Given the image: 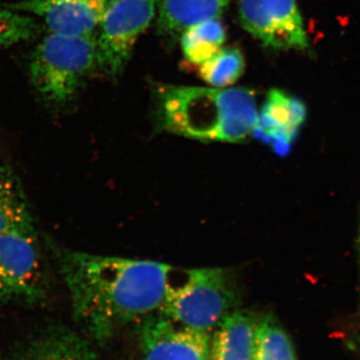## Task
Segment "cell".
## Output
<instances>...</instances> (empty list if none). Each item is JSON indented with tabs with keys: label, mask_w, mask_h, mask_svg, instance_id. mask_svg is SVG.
<instances>
[{
	"label": "cell",
	"mask_w": 360,
	"mask_h": 360,
	"mask_svg": "<svg viewBox=\"0 0 360 360\" xmlns=\"http://www.w3.org/2000/svg\"><path fill=\"white\" fill-rule=\"evenodd\" d=\"M307 110L304 104L279 89L267 94L252 137L269 146L277 155L290 151L298 130L304 123Z\"/></svg>",
	"instance_id": "10"
},
{
	"label": "cell",
	"mask_w": 360,
	"mask_h": 360,
	"mask_svg": "<svg viewBox=\"0 0 360 360\" xmlns=\"http://www.w3.org/2000/svg\"><path fill=\"white\" fill-rule=\"evenodd\" d=\"M96 65L94 35L68 37L51 33L32 52L30 79L45 103L63 108L75 98L84 78Z\"/></svg>",
	"instance_id": "4"
},
{
	"label": "cell",
	"mask_w": 360,
	"mask_h": 360,
	"mask_svg": "<svg viewBox=\"0 0 360 360\" xmlns=\"http://www.w3.org/2000/svg\"><path fill=\"white\" fill-rule=\"evenodd\" d=\"M39 32L32 18L8 7H0V46H11L27 41Z\"/></svg>",
	"instance_id": "18"
},
{
	"label": "cell",
	"mask_w": 360,
	"mask_h": 360,
	"mask_svg": "<svg viewBox=\"0 0 360 360\" xmlns=\"http://www.w3.org/2000/svg\"><path fill=\"white\" fill-rule=\"evenodd\" d=\"M240 288L231 270L174 269L158 311L175 323L212 333L238 309Z\"/></svg>",
	"instance_id": "3"
},
{
	"label": "cell",
	"mask_w": 360,
	"mask_h": 360,
	"mask_svg": "<svg viewBox=\"0 0 360 360\" xmlns=\"http://www.w3.org/2000/svg\"><path fill=\"white\" fill-rule=\"evenodd\" d=\"M231 0H156V32L168 42L196 23L219 20Z\"/></svg>",
	"instance_id": "11"
},
{
	"label": "cell",
	"mask_w": 360,
	"mask_h": 360,
	"mask_svg": "<svg viewBox=\"0 0 360 360\" xmlns=\"http://www.w3.org/2000/svg\"><path fill=\"white\" fill-rule=\"evenodd\" d=\"M118 0H23L6 7L39 16L51 33L84 37L94 33Z\"/></svg>",
	"instance_id": "9"
},
{
	"label": "cell",
	"mask_w": 360,
	"mask_h": 360,
	"mask_svg": "<svg viewBox=\"0 0 360 360\" xmlns=\"http://www.w3.org/2000/svg\"><path fill=\"white\" fill-rule=\"evenodd\" d=\"M136 336L143 360H208L210 333L175 323L160 311L136 322Z\"/></svg>",
	"instance_id": "8"
},
{
	"label": "cell",
	"mask_w": 360,
	"mask_h": 360,
	"mask_svg": "<svg viewBox=\"0 0 360 360\" xmlns=\"http://www.w3.org/2000/svg\"><path fill=\"white\" fill-rule=\"evenodd\" d=\"M156 14V0H118L101 25L96 65L106 75H122L135 44Z\"/></svg>",
	"instance_id": "6"
},
{
	"label": "cell",
	"mask_w": 360,
	"mask_h": 360,
	"mask_svg": "<svg viewBox=\"0 0 360 360\" xmlns=\"http://www.w3.org/2000/svg\"><path fill=\"white\" fill-rule=\"evenodd\" d=\"M226 32L219 20L196 23L180 35L182 52L189 63L200 65L222 49Z\"/></svg>",
	"instance_id": "15"
},
{
	"label": "cell",
	"mask_w": 360,
	"mask_h": 360,
	"mask_svg": "<svg viewBox=\"0 0 360 360\" xmlns=\"http://www.w3.org/2000/svg\"><path fill=\"white\" fill-rule=\"evenodd\" d=\"M245 59L238 47L221 49L212 58L200 65V77L214 89H226L243 77Z\"/></svg>",
	"instance_id": "17"
},
{
	"label": "cell",
	"mask_w": 360,
	"mask_h": 360,
	"mask_svg": "<svg viewBox=\"0 0 360 360\" xmlns=\"http://www.w3.org/2000/svg\"><path fill=\"white\" fill-rule=\"evenodd\" d=\"M253 359L297 360L292 340L274 314H266L258 319Z\"/></svg>",
	"instance_id": "16"
},
{
	"label": "cell",
	"mask_w": 360,
	"mask_h": 360,
	"mask_svg": "<svg viewBox=\"0 0 360 360\" xmlns=\"http://www.w3.org/2000/svg\"><path fill=\"white\" fill-rule=\"evenodd\" d=\"M239 21L262 46L274 51H307L309 37L297 0H238Z\"/></svg>",
	"instance_id": "7"
},
{
	"label": "cell",
	"mask_w": 360,
	"mask_h": 360,
	"mask_svg": "<svg viewBox=\"0 0 360 360\" xmlns=\"http://www.w3.org/2000/svg\"><path fill=\"white\" fill-rule=\"evenodd\" d=\"M13 360H96L89 342L66 328H51L28 341Z\"/></svg>",
	"instance_id": "13"
},
{
	"label": "cell",
	"mask_w": 360,
	"mask_h": 360,
	"mask_svg": "<svg viewBox=\"0 0 360 360\" xmlns=\"http://www.w3.org/2000/svg\"><path fill=\"white\" fill-rule=\"evenodd\" d=\"M75 321L104 343L160 309L175 267L151 260L56 250Z\"/></svg>",
	"instance_id": "1"
},
{
	"label": "cell",
	"mask_w": 360,
	"mask_h": 360,
	"mask_svg": "<svg viewBox=\"0 0 360 360\" xmlns=\"http://www.w3.org/2000/svg\"><path fill=\"white\" fill-rule=\"evenodd\" d=\"M45 284L37 233H0V302H39Z\"/></svg>",
	"instance_id": "5"
},
{
	"label": "cell",
	"mask_w": 360,
	"mask_h": 360,
	"mask_svg": "<svg viewBox=\"0 0 360 360\" xmlns=\"http://www.w3.org/2000/svg\"><path fill=\"white\" fill-rule=\"evenodd\" d=\"M208 360H213V359H212V357H210V359H208Z\"/></svg>",
	"instance_id": "19"
},
{
	"label": "cell",
	"mask_w": 360,
	"mask_h": 360,
	"mask_svg": "<svg viewBox=\"0 0 360 360\" xmlns=\"http://www.w3.org/2000/svg\"><path fill=\"white\" fill-rule=\"evenodd\" d=\"M259 317L248 310L226 315L212 338L213 360H255V335Z\"/></svg>",
	"instance_id": "12"
},
{
	"label": "cell",
	"mask_w": 360,
	"mask_h": 360,
	"mask_svg": "<svg viewBox=\"0 0 360 360\" xmlns=\"http://www.w3.org/2000/svg\"><path fill=\"white\" fill-rule=\"evenodd\" d=\"M158 99L161 129L196 141L239 143L258 122L250 89L161 85Z\"/></svg>",
	"instance_id": "2"
},
{
	"label": "cell",
	"mask_w": 360,
	"mask_h": 360,
	"mask_svg": "<svg viewBox=\"0 0 360 360\" xmlns=\"http://www.w3.org/2000/svg\"><path fill=\"white\" fill-rule=\"evenodd\" d=\"M37 233L34 220L20 179L0 167V233Z\"/></svg>",
	"instance_id": "14"
}]
</instances>
